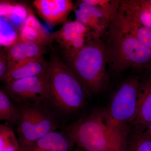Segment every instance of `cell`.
Listing matches in <instances>:
<instances>
[{
  "label": "cell",
  "mask_w": 151,
  "mask_h": 151,
  "mask_svg": "<svg viewBox=\"0 0 151 151\" xmlns=\"http://www.w3.org/2000/svg\"><path fill=\"white\" fill-rule=\"evenodd\" d=\"M62 129L84 151H127L128 141L116 134L106 124L103 108L93 110Z\"/></svg>",
  "instance_id": "3"
},
{
  "label": "cell",
  "mask_w": 151,
  "mask_h": 151,
  "mask_svg": "<svg viewBox=\"0 0 151 151\" xmlns=\"http://www.w3.org/2000/svg\"><path fill=\"white\" fill-rule=\"evenodd\" d=\"M7 51L5 48L0 50V79L4 76L8 70Z\"/></svg>",
  "instance_id": "23"
},
{
  "label": "cell",
  "mask_w": 151,
  "mask_h": 151,
  "mask_svg": "<svg viewBox=\"0 0 151 151\" xmlns=\"http://www.w3.org/2000/svg\"><path fill=\"white\" fill-rule=\"evenodd\" d=\"M121 19L126 29L151 51V28L141 25L125 14H122Z\"/></svg>",
  "instance_id": "18"
},
{
  "label": "cell",
  "mask_w": 151,
  "mask_h": 151,
  "mask_svg": "<svg viewBox=\"0 0 151 151\" xmlns=\"http://www.w3.org/2000/svg\"><path fill=\"white\" fill-rule=\"evenodd\" d=\"M48 63L44 56L24 60L8 70L1 80L7 84L22 78L44 75Z\"/></svg>",
  "instance_id": "12"
},
{
  "label": "cell",
  "mask_w": 151,
  "mask_h": 151,
  "mask_svg": "<svg viewBox=\"0 0 151 151\" xmlns=\"http://www.w3.org/2000/svg\"><path fill=\"white\" fill-rule=\"evenodd\" d=\"M151 138V124L143 133L134 137H131L129 139H145Z\"/></svg>",
  "instance_id": "24"
},
{
  "label": "cell",
  "mask_w": 151,
  "mask_h": 151,
  "mask_svg": "<svg viewBox=\"0 0 151 151\" xmlns=\"http://www.w3.org/2000/svg\"><path fill=\"white\" fill-rule=\"evenodd\" d=\"M151 124V84L142 81L138 94L137 112L129 137H134L140 134Z\"/></svg>",
  "instance_id": "11"
},
{
  "label": "cell",
  "mask_w": 151,
  "mask_h": 151,
  "mask_svg": "<svg viewBox=\"0 0 151 151\" xmlns=\"http://www.w3.org/2000/svg\"><path fill=\"white\" fill-rule=\"evenodd\" d=\"M119 9L139 24L151 28V4L149 0L121 1Z\"/></svg>",
  "instance_id": "16"
},
{
  "label": "cell",
  "mask_w": 151,
  "mask_h": 151,
  "mask_svg": "<svg viewBox=\"0 0 151 151\" xmlns=\"http://www.w3.org/2000/svg\"><path fill=\"white\" fill-rule=\"evenodd\" d=\"M17 105L20 113L17 132L21 147L57 131L59 128L57 114L45 103H27Z\"/></svg>",
  "instance_id": "6"
},
{
  "label": "cell",
  "mask_w": 151,
  "mask_h": 151,
  "mask_svg": "<svg viewBox=\"0 0 151 151\" xmlns=\"http://www.w3.org/2000/svg\"><path fill=\"white\" fill-rule=\"evenodd\" d=\"M32 4L39 15L50 27L64 24L75 9L71 0H35Z\"/></svg>",
  "instance_id": "9"
},
{
  "label": "cell",
  "mask_w": 151,
  "mask_h": 151,
  "mask_svg": "<svg viewBox=\"0 0 151 151\" xmlns=\"http://www.w3.org/2000/svg\"><path fill=\"white\" fill-rule=\"evenodd\" d=\"M103 40L110 79L130 69L145 70L151 63V50L124 27L118 11L111 19Z\"/></svg>",
  "instance_id": "1"
},
{
  "label": "cell",
  "mask_w": 151,
  "mask_h": 151,
  "mask_svg": "<svg viewBox=\"0 0 151 151\" xmlns=\"http://www.w3.org/2000/svg\"><path fill=\"white\" fill-rule=\"evenodd\" d=\"M127 151H151V138L128 140Z\"/></svg>",
  "instance_id": "22"
},
{
  "label": "cell",
  "mask_w": 151,
  "mask_h": 151,
  "mask_svg": "<svg viewBox=\"0 0 151 151\" xmlns=\"http://www.w3.org/2000/svg\"><path fill=\"white\" fill-rule=\"evenodd\" d=\"M2 89L17 105L27 103H45L47 93L45 73L16 80L5 84Z\"/></svg>",
  "instance_id": "8"
},
{
  "label": "cell",
  "mask_w": 151,
  "mask_h": 151,
  "mask_svg": "<svg viewBox=\"0 0 151 151\" xmlns=\"http://www.w3.org/2000/svg\"><path fill=\"white\" fill-rule=\"evenodd\" d=\"M47 47L44 45L34 42L18 41L7 49L9 62L8 71L19 63L43 56L47 52Z\"/></svg>",
  "instance_id": "14"
},
{
  "label": "cell",
  "mask_w": 151,
  "mask_h": 151,
  "mask_svg": "<svg viewBox=\"0 0 151 151\" xmlns=\"http://www.w3.org/2000/svg\"><path fill=\"white\" fill-rule=\"evenodd\" d=\"M73 151H84V150H82V149L80 148V147H78L77 148H76L75 149V150H74Z\"/></svg>",
  "instance_id": "26"
},
{
  "label": "cell",
  "mask_w": 151,
  "mask_h": 151,
  "mask_svg": "<svg viewBox=\"0 0 151 151\" xmlns=\"http://www.w3.org/2000/svg\"><path fill=\"white\" fill-rule=\"evenodd\" d=\"M96 36L98 35L76 20H67L59 30L52 33V43L57 45L59 56L63 60L77 52Z\"/></svg>",
  "instance_id": "7"
},
{
  "label": "cell",
  "mask_w": 151,
  "mask_h": 151,
  "mask_svg": "<svg viewBox=\"0 0 151 151\" xmlns=\"http://www.w3.org/2000/svg\"><path fill=\"white\" fill-rule=\"evenodd\" d=\"M145 70V76L142 81L151 84V63Z\"/></svg>",
  "instance_id": "25"
},
{
  "label": "cell",
  "mask_w": 151,
  "mask_h": 151,
  "mask_svg": "<svg viewBox=\"0 0 151 151\" xmlns=\"http://www.w3.org/2000/svg\"><path fill=\"white\" fill-rule=\"evenodd\" d=\"M31 12L26 6L19 3L6 1L0 2L1 18L10 22L11 24L19 25L20 29Z\"/></svg>",
  "instance_id": "17"
},
{
  "label": "cell",
  "mask_w": 151,
  "mask_h": 151,
  "mask_svg": "<svg viewBox=\"0 0 151 151\" xmlns=\"http://www.w3.org/2000/svg\"><path fill=\"white\" fill-rule=\"evenodd\" d=\"M20 116L18 106L4 92L0 90V120L9 124H18Z\"/></svg>",
  "instance_id": "19"
},
{
  "label": "cell",
  "mask_w": 151,
  "mask_h": 151,
  "mask_svg": "<svg viewBox=\"0 0 151 151\" xmlns=\"http://www.w3.org/2000/svg\"><path fill=\"white\" fill-rule=\"evenodd\" d=\"M48 61L45 103L57 115L79 111L92 95L58 55H52Z\"/></svg>",
  "instance_id": "2"
},
{
  "label": "cell",
  "mask_w": 151,
  "mask_h": 151,
  "mask_svg": "<svg viewBox=\"0 0 151 151\" xmlns=\"http://www.w3.org/2000/svg\"><path fill=\"white\" fill-rule=\"evenodd\" d=\"M84 1L91 5L100 8L110 21L118 12L121 2V1L109 0H84Z\"/></svg>",
  "instance_id": "21"
},
{
  "label": "cell",
  "mask_w": 151,
  "mask_h": 151,
  "mask_svg": "<svg viewBox=\"0 0 151 151\" xmlns=\"http://www.w3.org/2000/svg\"><path fill=\"white\" fill-rule=\"evenodd\" d=\"M149 1L150 2V3L151 4V0H149Z\"/></svg>",
  "instance_id": "27"
},
{
  "label": "cell",
  "mask_w": 151,
  "mask_h": 151,
  "mask_svg": "<svg viewBox=\"0 0 151 151\" xmlns=\"http://www.w3.org/2000/svg\"><path fill=\"white\" fill-rule=\"evenodd\" d=\"M31 41L52 46V33L41 24L32 12L25 19L19 30V40Z\"/></svg>",
  "instance_id": "15"
},
{
  "label": "cell",
  "mask_w": 151,
  "mask_h": 151,
  "mask_svg": "<svg viewBox=\"0 0 151 151\" xmlns=\"http://www.w3.org/2000/svg\"><path fill=\"white\" fill-rule=\"evenodd\" d=\"M74 145L65 132L55 131L21 147V151H70Z\"/></svg>",
  "instance_id": "13"
},
{
  "label": "cell",
  "mask_w": 151,
  "mask_h": 151,
  "mask_svg": "<svg viewBox=\"0 0 151 151\" xmlns=\"http://www.w3.org/2000/svg\"><path fill=\"white\" fill-rule=\"evenodd\" d=\"M78 9H74L76 20L88 28L95 34L103 38L105 36L110 21L103 11L97 7L91 5L84 0L77 2Z\"/></svg>",
  "instance_id": "10"
},
{
  "label": "cell",
  "mask_w": 151,
  "mask_h": 151,
  "mask_svg": "<svg viewBox=\"0 0 151 151\" xmlns=\"http://www.w3.org/2000/svg\"><path fill=\"white\" fill-rule=\"evenodd\" d=\"M63 60L91 95H99L109 86L111 79L105 42L99 36L94 37L77 52Z\"/></svg>",
  "instance_id": "4"
},
{
  "label": "cell",
  "mask_w": 151,
  "mask_h": 151,
  "mask_svg": "<svg viewBox=\"0 0 151 151\" xmlns=\"http://www.w3.org/2000/svg\"><path fill=\"white\" fill-rule=\"evenodd\" d=\"M0 151H21L19 140L8 123L0 125Z\"/></svg>",
  "instance_id": "20"
},
{
  "label": "cell",
  "mask_w": 151,
  "mask_h": 151,
  "mask_svg": "<svg viewBox=\"0 0 151 151\" xmlns=\"http://www.w3.org/2000/svg\"><path fill=\"white\" fill-rule=\"evenodd\" d=\"M141 81L129 77L116 88L106 108H103L104 120L116 134L128 140L137 112Z\"/></svg>",
  "instance_id": "5"
}]
</instances>
